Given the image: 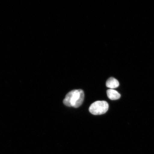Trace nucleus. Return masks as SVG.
Wrapping results in <instances>:
<instances>
[{"label":"nucleus","instance_id":"obj_1","mask_svg":"<svg viewBox=\"0 0 154 154\" xmlns=\"http://www.w3.org/2000/svg\"><path fill=\"white\" fill-rule=\"evenodd\" d=\"M84 99V93L82 90H73L67 94L63 103L67 106L78 108L82 104Z\"/></svg>","mask_w":154,"mask_h":154},{"label":"nucleus","instance_id":"obj_2","mask_svg":"<svg viewBox=\"0 0 154 154\" xmlns=\"http://www.w3.org/2000/svg\"><path fill=\"white\" fill-rule=\"evenodd\" d=\"M109 108V104L106 101H98L94 102L90 105L89 111L94 115H101L106 112Z\"/></svg>","mask_w":154,"mask_h":154},{"label":"nucleus","instance_id":"obj_4","mask_svg":"<svg viewBox=\"0 0 154 154\" xmlns=\"http://www.w3.org/2000/svg\"><path fill=\"white\" fill-rule=\"evenodd\" d=\"M108 97L111 100H118L121 97L120 93L116 90L113 89H109L107 91Z\"/></svg>","mask_w":154,"mask_h":154},{"label":"nucleus","instance_id":"obj_3","mask_svg":"<svg viewBox=\"0 0 154 154\" xmlns=\"http://www.w3.org/2000/svg\"><path fill=\"white\" fill-rule=\"evenodd\" d=\"M106 86L107 88L113 89V88H116L119 86V83L118 81L116 79L111 77L106 82Z\"/></svg>","mask_w":154,"mask_h":154}]
</instances>
